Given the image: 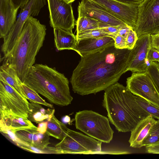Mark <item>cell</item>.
I'll use <instances>...</instances> for the list:
<instances>
[{"mask_svg": "<svg viewBox=\"0 0 159 159\" xmlns=\"http://www.w3.org/2000/svg\"><path fill=\"white\" fill-rule=\"evenodd\" d=\"M131 51L114 45L81 57L70 79L73 91L83 96L95 94L117 83L127 71Z\"/></svg>", "mask_w": 159, "mask_h": 159, "instance_id": "obj_1", "label": "cell"}, {"mask_svg": "<svg viewBox=\"0 0 159 159\" xmlns=\"http://www.w3.org/2000/svg\"><path fill=\"white\" fill-rule=\"evenodd\" d=\"M46 26L32 16L24 24L15 44L10 53L1 58L2 64L16 70L23 83L43 46L46 35Z\"/></svg>", "mask_w": 159, "mask_h": 159, "instance_id": "obj_2", "label": "cell"}, {"mask_svg": "<svg viewBox=\"0 0 159 159\" xmlns=\"http://www.w3.org/2000/svg\"><path fill=\"white\" fill-rule=\"evenodd\" d=\"M102 104L109 121L119 132H131L150 115L137 102L136 96L117 82L105 90Z\"/></svg>", "mask_w": 159, "mask_h": 159, "instance_id": "obj_3", "label": "cell"}, {"mask_svg": "<svg viewBox=\"0 0 159 159\" xmlns=\"http://www.w3.org/2000/svg\"><path fill=\"white\" fill-rule=\"evenodd\" d=\"M23 83L57 105H68L73 99L68 79L55 67L35 64Z\"/></svg>", "mask_w": 159, "mask_h": 159, "instance_id": "obj_4", "label": "cell"}, {"mask_svg": "<svg viewBox=\"0 0 159 159\" xmlns=\"http://www.w3.org/2000/svg\"><path fill=\"white\" fill-rule=\"evenodd\" d=\"M102 142L68 128L66 135L54 147L44 150L48 154H98L102 152Z\"/></svg>", "mask_w": 159, "mask_h": 159, "instance_id": "obj_5", "label": "cell"}, {"mask_svg": "<svg viewBox=\"0 0 159 159\" xmlns=\"http://www.w3.org/2000/svg\"><path fill=\"white\" fill-rule=\"evenodd\" d=\"M75 119L76 128L89 136L105 143L112 140L114 131L106 117L85 110L77 112Z\"/></svg>", "mask_w": 159, "mask_h": 159, "instance_id": "obj_6", "label": "cell"}, {"mask_svg": "<svg viewBox=\"0 0 159 159\" xmlns=\"http://www.w3.org/2000/svg\"><path fill=\"white\" fill-rule=\"evenodd\" d=\"M133 30L138 39L143 35L154 34L159 31V0H143L139 4Z\"/></svg>", "mask_w": 159, "mask_h": 159, "instance_id": "obj_7", "label": "cell"}, {"mask_svg": "<svg viewBox=\"0 0 159 159\" xmlns=\"http://www.w3.org/2000/svg\"><path fill=\"white\" fill-rule=\"evenodd\" d=\"M29 103L10 85L0 80V115L10 114L28 118Z\"/></svg>", "mask_w": 159, "mask_h": 159, "instance_id": "obj_8", "label": "cell"}, {"mask_svg": "<svg viewBox=\"0 0 159 159\" xmlns=\"http://www.w3.org/2000/svg\"><path fill=\"white\" fill-rule=\"evenodd\" d=\"M46 4V0H30L20 11V14L7 36L3 39L1 51L5 57L14 47L22 27L27 19L37 16Z\"/></svg>", "mask_w": 159, "mask_h": 159, "instance_id": "obj_9", "label": "cell"}, {"mask_svg": "<svg viewBox=\"0 0 159 159\" xmlns=\"http://www.w3.org/2000/svg\"><path fill=\"white\" fill-rule=\"evenodd\" d=\"M126 83V87L133 94L159 107V92L147 71L133 72Z\"/></svg>", "mask_w": 159, "mask_h": 159, "instance_id": "obj_10", "label": "cell"}, {"mask_svg": "<svg viewBox=\"0 0 159 159\" xmlns=\"http://www.w3.org/2000/svg\"><path fill=\"white\" fill-rule=\"evenodd\" d=\"M49 11V24L53 29L72 32L76 25L71 3L64 0H47Z\"/></svg>", "mask_w": 159, "mask_h": 159, "instance_id": "obj_11", "label": "cell"}, {"mask_svg": "<svg viewBox=\"0 0 159 159\" xmlns=\"http://www.w3.org/2000/svg\"><path fill=\"white\" fill-rule=\"evenodd\" d=\"M91 0L100 5L134 30L139 4L125 3L116 0Z\"/></svg>", "mask_w": 159, "mask_h": 159, "instance_id": "obj_12", "label": "cell"}, {"mask_svg": "<svg viewBox=\"0 0 159 159\" xmlns=\"http://www.w3.org/2000/svg\"><path fill=\"white\" fill-rule=\"evenodd\" d=\"M151 35L145 34L139 37L131 50L127 71L142 72L146 71L147 63L149 51L151 48Z\"/></svg>", "mask_w": 159, "mask_h": 159, "instance_id": "obj_13", "label": "cell"}, {"mask_svg": "<svg viewBox=\"0 0 159 159\" xmlns=\"http://www.w3.org/2000/svg\"><path fill=\"white\" fill-rule=\"evenodd\" d=\"M78 17H89L108 25H127L104 8L91 0H81L78 7Z\"/></svg>", "mask_w": 159, "mask_h": 159, "instance_id": "obj_14", "label": "cell"}, {"mask_svg": "<svg viewBox=\"0 0 159 159\" xmlns=\"http://www.w3.org/2000/svg\"><path fill=\"white\" fill-rule=\"evenodd\" d=\"M20 8L11 0H0V37L3 39L8 34L16 21Z\"/></svg>", "mask_w": 159, "mask_h": 159, "instance_id": "obj_15", "label": "cell"}, {"mask_svg": "<svg viewBox=\"0 0 159 159\" xmlns=\"http://www.w3.org/2000/svg\"><path fill=\"white\" fill-rule=\"evenodd\" d=\"M114 39L109 36L82 39L77 40L74 51L83 57L114 45Z\"/></svg>", "mask_w": 159, "mask_h": 159, "instance_id": "obj_16", "label": "cell"}, {"mask_svg": "<svg viewBox=\"0 0 159 159\" xmlns=\"http://www.w3.org/2000/svg\"><path fill=\"white\" fill-rule=\"evenodd\" d=\"M15 133L22 141L40 150H45L50 143L49 136L46 133L43 134L39 132L37 129H22Z\"/></svg>", "mask_w": 159, "mask_h": 159, "instance_id": "obj_17", "label": "cell"}, {"mask_svg": "<svg viewBox=\"0 0 159 159\" xmlns=\"http://www.w3.org/2000/svg\"><path fill=\"white\" fill-rule=\"evenodd\" d=\"M150 115L141 120L131 131L129 140L130 147H143V141L156 120Z\"/></svg>", "mask_w": 159, "mask_h": 159, "instance_id": "obj_18", "label": "cell"}, {"mask_svg": "<svg viewBox=\"0 0 159 159\" xmlns=\"http://www.w3.org/2000/svg\"><path fill=\"white\" fill-rule=\"evenodd\" d=\"M37 129L28 118L12 114L0 115V130H10L15 133L25 129Z\"/></svg>", "mask_w": 159, "mask_h": 159, "instance_id": "obj_19", "label": "cell"}, {"mask_svg": "<svg viewBox=\"0 0 159 159\" xmlns=\"http://www.w3.org/2000/svg\"><path fill=\"white\" fill-rule=\"evenodd\" d=\"M55 47L58 51L64 50H74L77 40L73 33L59 29H53Z\"/></svg>", "mask_w": 159, "mask_h": 159, "instance_id": "obj_20", "label": "cell"}, {"mask_svg": "<svg viewBox=\"0 0 159 159\" xmlns=\"http://www.w3.org/2000/svg\"><path fill=\"white\" fill-rule=\"evenodd\" d=\"M0 80L9 84L22 96L25 98L21 88L23 82L19 78L16 70L14 68L2 64L0 67Z\"/></svg>", "mask_w": 159, "mask_h": 159, "instance_id": "obj_21", "label": "cell"}, {"mask_svg": "<svg viewBox=\"0 0 159 159\" xmlns=\"http://www.w3.org/2000/svg\"><path fill=\"white\" fill-rule=\"evenodd\" d=\"M28 118L31 122L39 123L50 120L54 114L55 110L50 108L46 109L40 104L30 102Z\"/></svg>", "mask_w": 159, "mask_h": 159, "instance_id": "obj_22", "label": "cell"}, {"mask_svg": "<svg viewBox=\"0 0 159 159\" xmlns=\"http://www.w3.org/2000/svg\"><path fill=\"white\" fill-rule=\"evenodd\" d=\"M47 121V134L49 136L62 140L66 135L68 128L58 120L54 114Z\"/></svg>", "mask_w": 159, "mask_h": 159, "instance_id": "obj_23", "label": "cell"}, {"mask_svg": "<svg viewBox=\"0 0 159 159\" xmlns=\"http://www.w3.org/2000/svg\"><path fill=\"white\" fill-rule=\"evenodd\" d=\"M101 23L97 19L86 16L78 17L76 25L77 34L86 30L99 28Z\"/></svg>", "mask_w": 159, "mask_h": 159, "instance_id": "obj_24", "label": "cell"}, {"mask_svg": "<svg viewBox=\"0 0 159 159\" xmlns=\"http://www.w3.org/2000/svg\"><path fill=\"white\" fill-rule=\"evenodd\" d=\"M21 88L25 98L30 102L37 103L49 108H53V105L46 102L38 93L24 83L22 84Z\"/></svg>", "mask_w": 159, "mask_h": 159, "instance_id": "obj_25", "label": "cell"}, {"mask_svg": "<svg viewBox=\"0 0 159 159\" xmlns=\"http://www.w3.org/2000/svg\"><path fill=\"white\" fill-rule=\"evenodd\" d=\"M159 142V120H156L144 139L143 146H146Z\"/></svg>", "mask_w": 159, "mask_h": 159, "instance_id": "obj_26", "label": "cell"}, {"mask_svg": "<svg viewBox=\"0 0 159 159\" xmlns=\"http://www.w3.org/2000/svg\"><path fill=\"white\" fill-rule=\"evenodd\" d=\"M138 104L152 117L159 120V107L151 104L142 98L136 96Z\"/></svg>", "mask_w": 159, "mask_h": 159, "instance_id": "obj_27", "label": "cell"}, {"mask_svg": "<svg viewBox=\"0 0 159 159\" xmlns=\"http://www.w3.org/2000/svg\"><path fill=\"white\" fill-rule=\"evenodd\" d=\"M76 36L77 40L84 39L98 38L105 36L110 37L99 28L85 30L76 34Z\"/></svg>", "mask_w": 159, "mask_h": 159, "instance_id": "obj_28", "label": "cell"}, {"mask_svg": "<svg viewBox=\"0 0 159 159\" xmlns=\"http://www.w3.org/2000/svg\"><path fill=\"white\" fill-rule=\"evenodd\" d=\"M158 63L155 61H149L146 71L152 80L156 89L159 92V70Z\"/></svg>", "mask_w": 159, "mask_h": 159, "instance_id": "obj_29", "label": "cell"}, {"mask_svg": "<svg viewBox=\"0 0 159 159\" xmlns=\"http://www.w3.org/2000/svg\"><path fill=\"white\" fill-rule=\"evenodd\" d=\"M124 25H125L112 26L101 23L99 29L114 39L118 34L120 29Z\"/></svg>", "mask_w": 159, "mask_h": 159, "instance_id": "obj_30", "label": "cell"}, {"mask_svg": "<svg viewBox=\"0 0 159 159\" xmlns=\"http://www.w3.org/2000/svg\"><path fill=\"white\" fill-rule=\"evenodd\" d=\"M137 39L138 38L135 32L131 29L125 38L126 48L130 50L132 49Z\"/></svg>", "mask_w": 159, "mask_h": 159, "instance_id": "obj_31", "label": "cell"}, {"mask_svg": "<svg viewBox=\"0 0 159 159\" xmlns=\"http://www.w3.org/2000/svg\"><path fill=\"white\" fill-rule=\"evenodd\" d=\"M147 60L149 61H159V50L151 48L148 53Z\"/></svg>", "mask_w": 159, "mask_h": 159, "instance_id": "obj_32", "label": "cell"}, {"mask_svg": "<svg viewBox=\"0 0 159 159\" xmlns=\"http://www.w3.org/2000/svg\"><path fill=\"white\" fill-rule=\"evenodd\" d=\"M114 46L120 49L126 48L125 38L120 35H117L114 39Z\"/></svg>", "mask_w": 159, "mask_h": 159, "instance_id": "obj_33", "label": "cell"}, {"mask_svg": "<svg viewBox=\"0 0 159 159\" xmlns=\"http://www.w3.org/2000/svg\"><path fill=\"white\" fill-rule=\"evenodd\" d=\"M145 152L149 153L159 154V142L145 146Z\"/></svg>", "mask_w": 159, "mask_h": 159, "instance_id": "obj_34", "label": "cell"}, {"mask_svg": "<svg viewBox=\"0 0 159 159\" xmlns=\"http://www.w3.org/2000/svg\"><path fill=\"white\" fill-rule=\"evenodd\" d=\"M150 35L152 48L158 50L159 49V31L156 34Z\"/></svg>", "mask_w": 159, "mask_h": 159, "instance_id": "obj_35", "label": "cell"}, {"mask_svg": "<svg viewBox=\"0 0 159 159\" xmlns=\"http://www.w3.org/2000/svg\"><path fill=\"white\" fill-rule=\"evenodd\" d=\"M131 29V27L127 25H124L120 29L118 34L126 38Z\"/></svg>", "mask_w": 159, "mask_h": 159, "instance_id": "obj_36", "label": "cell"}, {"mask_svg": "<svg viewBox=\"0 0 159 159\" xmlns=\"http://www.w3.org/2000/svg\"><path fill=\"white\" fill-rule=\"evenodd\" d=\"M38 124L37 130L41 134H44L46 133L47 128V121H44Z\"/></svg>", "mask_w": 159, "mask_h": 159, "instance_id": "obj_37", "label": "cell"}, {"mask_svg": "<svg viewBox=\"0 0 159 159\" xmlns=\"http://www.w3.org/2000/svg\"><path fill=\"white\" fill-rule=\"evenodd\" d=\"M30 0H11L14 5L21 9V11Z\"/></svg>", "mask_w": 159, "mask_h": 159, "instance_id": "obj_38", "label": "cell"}, {"mask_svg": "<svg viewBox=\"0 0 159 159\" xmlns=\"http://www.w3.org/2000/svg\"><path fill=\"white\" fill-rule=\"evenodd\" d=\"M120 2L127 4H139L143 0H116Z\"/></svg>", "mask_w": 159, "mask_h": 159, "instance_id": "obj_39", "label": "cell"}, {"mask_svg": "<svg viewBox=\"0 0 159 159\" xmlns=\"http://www.w3.org/2000/svg\"><path fill=\"white\" fill-rule=\"evenodd\" d=\"M70 119L68 116H66L62 119V121L65 123H68L70 121Z\"/></svg>", "mask_w": 159, "mask_h": 159, "instance_id": "obj_40", "label": "cell"}, {"mask_svg": "<svg viewBox=\"0 0 159 159\" xmlns=\"http://www.w3.org/2000/svg\"><path fill=\"white\" fill-rule=\"evenodd\" d=\"M65 2H66L67 3H72L75 0H64Z\"/></svg>", "mask_w": 159, "mask_h": 159, "instance_id": "obj_41", "label": "cell"}, {"mask_svg": "<svg viewBox=\"0 0 159 159\" xmlns=\"http://www.w3.org/2000/svg\"><path fill=\"white\" fill-rule=\"evenodd\" d=\"M158 69L159 70V64H158Z\"/></svg>", "mask_w": 159, "mask_h": 159, "instance_id": "obj_42", "label": "cell"}, {"mask_svg": "<svg viewBox=\"0 0 159 159\" xmlns=\"http://www.w3.org/2000/svg\"><path fill=\"white\" fill-rule=\"evenodd\" d=\"M158 64H159V61H158Z\"/></svg>", "mask_w": 159, "mask_h": 159, "instance_id": "obj_43", "label": "cell"}, {"mask_svg": "<svg viewBox=\"0 0 159 159\" xmlns=\"http://www.w3.org/2000/svg\"><path fill=\"white\" fill-rule=\"evenodd\" d=\"M158 50H159V49Z\"/></svg>", "mask_w": 159, "mask_h": 159, "instance_id": "obj_44", "label": "cell"}]
</instances>
